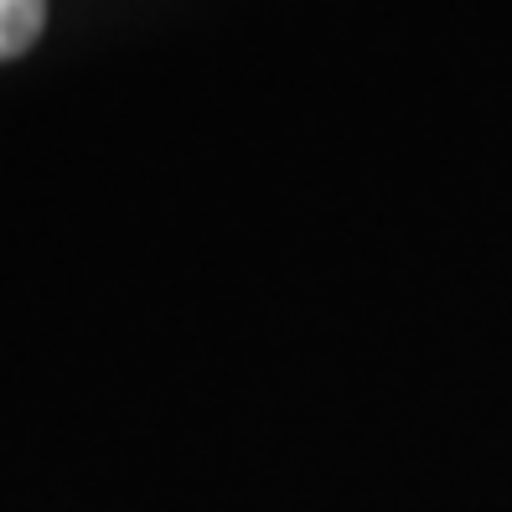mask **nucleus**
I'll return each instance as SVG.
<instances>
[{
	"label": "nucleus",
	"instance_id": "1",
	"mask_svg": "<svg viewBox=\"0 0 512 512\" xmlns=\"http://www.w3.org/2000/svg\"><path fill=\"white\" fill-rule=\"evenodd\" d=\"M47 26V0H0V63L21 57L42 37Z\"/></svg>",
	"mask_w": 512,
	"mask_h": 512
}]
</instances>
